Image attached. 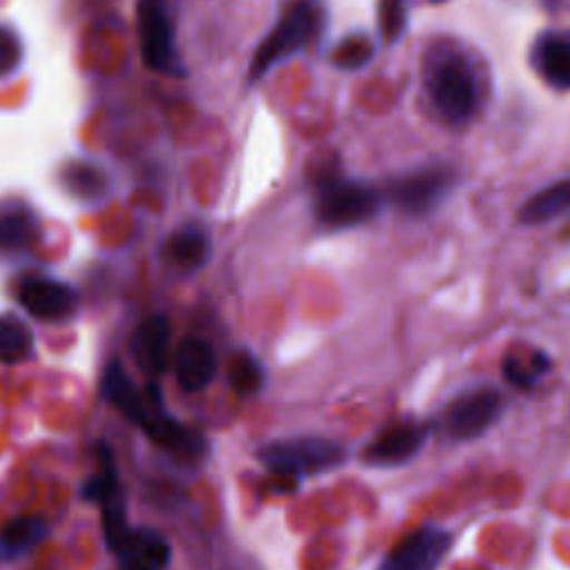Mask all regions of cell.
Returning a JSON list of instances; mask_svg holds the SVG:
<instances>
[{
	"instance_id": "18",
	"label": "cell",
	"mask_w": 570,
	"mask_h": 570,
	"mask_svg": "<svg viewBox=\"0 0 570 570\" xmlns=\"http://www.w3.org/2000/svg\"><path fill=\"white\" fill-rule=\"evenodd\" d=\"M167 254L169 261L183 269V272H191L198 269L209 254V243L207 236L200 229H183L178 234L171 236L169 245H167Z\"/></svg>"
},
{
	"instance_id": "1",
	"label": "cell",
	"mask_w": 570,
	"mask_h": 570,
	"mask_svg": "<svg viewBox=\"0 0 570 570\" xmlns=\"http://www.w3.org/2000/svg\"><path fill=\"white\" fill-rule=\"evenodd\" d=\"M316 27H318V9L314 7V2L312 0L294 2L283 13L278 24L272 29V33L256 49L252 60V78H261L274 65L301 51L307 45V40L314 36Z\"/></svg>"
},
{
	"instance_id": "14",
	"label": "cell",
	"mask_w": 570,
	"mask_h": 570,
	"mask_svg": "<svg viewBox=\"0 0 570 570\" xmlns=\"http://www.w3.org/2000/svg\"><path fill=\"white\" fill-rule=\"evenodd\" d=\"M122 570H163L169 561V543L154 530H129L114 550Z\"/></svg>"
},
{
	"instance_id": "23",
	"label": "cell",
	"mask_w": 570,
	"mask_h": 570,
	"mask_svg": "<svg viewBox=\"0 0 570 570\" xmlns=\"http://www.w3.org/2000/svg\"><path fill=\"white\" fill-rule=\"evenodd\" d=\"M546 358L541 354H534L528 363L517 358V356H508L505 363H503V372H505V379L519 387H525L532 383L534 376H539L543 372V365Z\"/></svg>"
},
{
	"instance_id": "20",
	"label": "cell",
	"mask_w": 570,
	"mask_h": 570,
	"mask_svg": "<svg viewBox=\"0 0 570 570\" xmlns=\"http://www.w3.org/2000/svg\"><path fill=\"white\" fill-rule=\"evenodd\" d=\"M33 336L27 325L16 318H0V363H20L31 354Z\"/></svg>"
},
{
	"instance_id": "12",
	"label": "cell",
	"mask_w": 570,
	"mask_h": 570,
	"mask_svg": "<svg viewBox=\"0 0 570 570\" xmlns=\"http://www.w3.org/2000/svg\"><path fill=\"white\" fill-rule=\"evenodd\" d=\"M18 298L31 316L45 318V321L60 318L69 314V309L73 307V292L67 285L49 278L22 281Z\"/></svg>"
},
{
	"instance_id": "5",
	"label": "cell",
	"mask_w": 570,
	"mask_h": 570,
	"mask_svg": "<svg viewBox=\"0 0 570 570\" xmlns=\"http://www.w3.org/2000/svg\"><path fill=\"white\" fill-rule=\"evenodd\" d=\"M140 51L151 69L167 71L174 65V36L163 0L138 2Z\"/></svg>"
},
{
	"instance_id": "7",
	"label": "cell",
	"mask_w": 570,
	"mask_h": 570,
	"mask_svg": "<svg viewBox=\"0 0 570 570\" xmlns=\"http://www.w3.org/2000/svg\"><path fill=\"white\" fill-rule=\"evenodd\" d=\"M102 394L105 399L116 405L129 421L145 428L156 414H160V399L156 387L151 385L147 396H140L138 387L125 374L118 363H111L102 379Z\"/></svg>"
},
{
	"instance_id": "8",
	"label": "cell",
	"mask_w": 570,
	"mask_h": 570,
	"mask_svg": "<svg viewBox=\"0 0 570 570\" xmlns=\"http://www.w3.org/2000/svg\"><path fill=\"white\" fill-rule=\"evenodd\" d=\"M501 396L494 390L470 392L452 403L448 410V430L456 439H470L481 434L499 414Z\"/></svg>"
},
{
	"instance_id": "25",
	"label": "cell",
	"mask_w": 570,
	"mask_h": 570,
	"mask_svg": "<svg viewBox=\"0 0 570 570\" xmlns=\"http://www.w3.org/2000/svg\"><path fill=\"white\" fill-rule=\"evenodd\" d=\"M18 58H20V47H18L16 36L9 29L0 27V73L11 71L18 62Z\"/></svg>"
},
{
	"instance_id": "2",
	"label": "cell",
	"mask_w": 570,
	"mask_h": 570,
	"mask_svg": "<svg viewBox=\"0 0 570 570\" xmlns=\"http://www.w3.org/2000/svg\"><path fill=\"white\" fill-rule=\"evenodd\" d=\"M379 209V194L361 183L325 178L318 187L316 214L330 229H345L365 223Z\"/></svg>"
},
{
	"instance_id": "24",
	"label": "cell",
	"mask_w": 570,
	"mask_h": 570,
	"mask_svg": "<svg viewBox=\"0 0 570 570\" xmlns=\"http://www.w3.org/2000/svg\"><path fill=\"white\" fill-rule=\"evenodd\" d=\"M67 185L80 196H96L102 189V178L91 167H69Z\"/></svg>"
},
{
	"instance_id": "6",
	"label": "cell",
	"mask_w": 570,
	"mask_h": 570,
	"mask_svg": "<svg viewBox=\"0 0 570 570\" xmlns=\"http://www.w3.org/2000/svg\"><path fill=\"white\" fill-rule=\"evenodd\" d=\"M450 546V537L436 528L410 532L387 554L379 570H434Z\"/></svg>"
},
{
	"instance_id": "11",
	"label": "cell",
	"mask_w": 570,
	"mask_h": 570,
	"mask_svg": "<svg viewBox=\"0 0 570 570\" xmlns=\"http://www.w3.org/2000/svg\"><path fill=\"white\" fill-rule=\"evenodd\" d=\"M428 428L416 421H401L383 430L363 452L372 463H401L410 459L425 441Z\"/></svg>"
},
{
	"instance_id": "10",
	"label": "cell",
	"mask_w": 570,
	"mask_h": 570,
	"mask_svg": "<svg viewBox=\"0 0 570 570\" xmlns=\"http://www.w3.org/2000/svg\"><path fill=\"white\" fill-rule=\"evenodd\" d=\"M169 350V323L165 316L145 318L131 336V356L136 365L149 374L158 376L167 367Z\"/></svg>"
},
{
	"instance_id": "4",
	"label": "cell",
	"mask_w": 570,
	"mask_h": 570,
	"mask_svg": "<svg viewBox=\"0 0 570 570\" xmlns=\"http://www.w3.org/2000/svg\"><path fill=\"white\" fill-rule=\"evenodd\" d=\"M341 456H343L341 448L325 439L281 441V443H272L261 452L263 463L281 476L318 472L330 465H336Z\"/></svg>"
},
{
	"instance_id": "21",
	"label": "cell",
	"mask_w": 570,
	"mask_h": 570,
	"mask_svg": "<svg viewBox=\"0 0 570 570\" xmlns=\"http://www.w3.org/2000/svg\"><path fill=\"white\" fill-rule=\"evenodd\" d=\"M229 381L238 394H252L261 387V365L249 354H236L229 363Z\"/></svg>"
},
{
	"instance_id": "17",
	"label": "cell",
	"mask_w": 570,
	"mask_h": 570,
	"mask_svg": "<svg viewBox=\"0 0 570 570\" xmlns=\"http://www.w3.org/2000/svg\"><path fill=\"white\" fill-rule=\"evenodd\" d=\"M47 534L40 517H18L0 530V559H18L33 550Z\"/></svg>"
},
{
	"instance_id": "19",
	"label": "cell",
	"mask_w": 570,
	"mask_h": 570,
	"mask_svg": "<svg viewBox=\"0 0 570 570\" xmlns=\"http://www.w3.org/2000/svg\"><path fill=\"white\" fill-rule=\"evenodd\" d=\"M33 236V218L24 207H7L0 212V252H22Z\"/></svg>"
},
{
	"instance_id": "16",
	"label": "cell",
	"mask_w": 570,
	"mask_h": 570,
	"mask_svg": "<svg viewBox=\"0 0 570 570\" xmlns=\"http://www.w3.org/2000/svg\"><path fill=\"white\" fill-rule=\"evenodd\" d=\"M570 214V178H561L532 194L519 212L521 223H543Z\"/></svg>"
},
{
	"instance_id": "13",
	"label": "cell",
	"mask_w": 570,
	"mask_h": 570,
	"mask_svg": "<svg viewBox=\"0 0 570 570\" xmlns=\"http://www.w3.org/2000/svg\"><path fill=\"white\" fill-rule=\"evenodd\" d=\"M176 379L183 390L198 392L207 387L216 374V354L203 338H185L176 350Z\"/></svg>"
},
{
	"instance_id": "22",
	"label": "cell",
	"mask_w": 570,
	"mask_h": 570,
	"mask_svg": "<svg viewBox=\"0 0 570 570\" xmlns=\"http://www.w3.org/2000/svg\"><path fill=\"white\" fill-rule=\"evenodd\" d=\"M370 56H372L370 40L363 36H352L338 45V49L334 51V62L343 69H354L365 65Z\"/></svg>"
},
{
	"instance_id": "9",
	"label": "cell",
	"mask_w": 570,
	"mask_h": 570,
	"mask_svg": "<svg viewBox=\"0 0 570 570\" xmlns=\"http://www.w3.org/2000/svg\"><path fill=\"white\" fill-rule=\"evenodd\" d=\"M452 178L450 174L434 169V171H419L412 176H405L392 185V200L410 212V214H425L432 209L450 189Z\"/></svg>"
},
{
	"instance_id": "15",
	"label": "cell",
	"mask_w": 570,
	"mask_h": 570,
	"mask_svg": "<svg viewBox=\"0 0 570 570\" xmlns=\"http://www.w3.org/2000/svg\"><path fill=\"white\" fill-rule=\"evenodd\" d=\"M534 65L546 82L557 89H570V36H541L534 47Z\"/></svg>"
},
{
	"instance_id": "3",
	"label": "cell",
	"mask_w": 570,
	"mask_h": 570,
	"mask_svg": "<svg viewBox=\"0 0 570 570\" xmlns=\"http://www.w3.org/2000/svg\"><path fill=\"white\" fill-rule=\"evenodd\" d=\"M428 94L434 107L450 122H463L476 107V82L470 67L459 58L434 65L428 76Z\"/></svg>"
}]
</instances>
